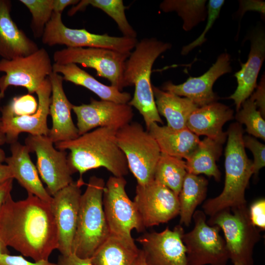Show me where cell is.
Listing matches in <instances>:
<instances>
[{"label": "cell", "instance_id": "cell-27", "mask_svg": "<svg viewBox=\"0 0 265 265\" xmlns=\"http://www.w3.org/2000/svg\"><path fill=\"white\" fill-rule=\"evenodd\" d=\"M140 253L133 239L110 235L90 259L94 265H135Z\"/></svg>", "mask_w": 265, "mask_h": 265}, {"label": "cell", "instance_id": "cell-49", "mask_svg": "<svg viewBox=\"0 0 265 265\" xmlns=\"http://www.w3.org/2000/svg\"><path fill=\"white\" fill-rule=\"evenodd\" d=\"M135 265H146L141 250L140 255Z\"/></svg>", "mask_w": 265, "mask_h": 265}, {"label": "cell", "instance_id": "cell-32", "mask_svg": "<svg viewBox=\"0 0 265 265\" xmlns=\"http://www.w3.org/2000/svg\"><path fill=\"white\" fill-rule=\"evenodd\" d=\"M206 0H164L159 5L164 12H176L183 21V28L191 30L207 18Z\"/></svg>", "mask_w": 265, "mask_h": 265}, {"label": "cell", "instance_id": "cell-8", "mask_svg": "<svg viewBox=\"0 0 265 265\" xmlns=\"http://www.w3.org/2000/svg\"><path fill=\"white\" fill-rule=\"evenodd\" d=\"M61 14L53 12L45 26L42 41L49 46L65 45L67 48H94L131 53L138 41L126 36L116 37L107 34H98L85 29H74L64 25Z\"/></svg>", "mask_w": 265, "mask_h": 265}, {"label": "cell", "instance_id": "cell-3", "mask_svg": "<svg viewBox=\"0 0 265 265\" xmlns=\"http://www.w3.org/2000/svg\"><path fill=\"white\" fill-rule=\"evenodd\" d=\"M172 45L156 38L138 41L125 62L124 80L127 86H134L133 97L128 103L142 115L147 130L153 123L162 124L155 103L151 76L153 64Z\"/></svg>", "mask_w": 265, "mask_h": 265}, {"label": "cell", "instance_id": "cell-7", "mask_svg": "<svg viewBox=\"0 0 265 265\" xmlns=\"http://www.w3.org/2000/svg\"><path fill=\"white\" fill-rule=\"evenodd\" d=\"M207 222L222 230L229 259L233 264L253 265V250L260 235L251 222L246 206L223 210L210 216Z\"/></svg>", "mask_w": 265, "mask_h": 265}, {"label": "cell", "instance_id": "cell-46", "mask_svg": "<svg viewBox=\"0 0 265 265\" xmlns=\"http://www.w3.org/2000/svg\"><path fill=\"white\" fill-rule=\"evenodd\" d=\"M10 179H13L10 168L7 164L0 163V184Z\"/></svg>", "mask_w": 265, "mask_h": 265}, {"label": "cell", "instance_id": "cell-43", "mask_svg": "<svg viewBox=\"0 0 265 265\" xmlns=\"http://www.w3.org/2000/svg\"><path fill=\"white\" fill-rule=\"evenodd\" d=\"M56 264L57 265H94L90 258H81L73 253L67 255H60Z\"/></svg>", "mask_w": 265, "mask_h": 265}, {"label": "cell", "instance_id": "cell-48", "mask_svg": "<svg viewBox=\"0 0 265 265\" xmlns=\"http://www.w3.org/2000/svg\"><path fill=\"white\" fill-rule=\"evenodd\" d=\"M6 142V139L4 134L1 130V124L0 120V146L3 145Z\"/></svg>", "mask_w": 265, "mask_h": 265}, {"label": "cell", "instance_id": "cell-22", "mask_svg": "<svg viewBox=\"0 0 265 265\" xmlns=\"http://www.w3.org/2000/svg\"><path fill=\"white\" fill-rule=\"evenodd\" d=\"M11 8L10 0H0V56L7 60L29 55L39 49L13 21Z\"/></svg>", "mask_w": 265, "mask_h": 265}, {"label": "cell", "instance_id": "cell-9", "mask_svg": "<svg viewBox=\"0 0 265 265\" xmlns=\"http://www.w3.org/2000/svg\"><path fill=\"white\" fill-rule=\"evenodd\" d=\"M124 177L110 176L104 187L103 209L110 235L132 239L131 231L145 230L141 216L133 201L126 191Z\"/></svg>", "mask_w": 265, "mask_h": 265}, {"label": "cell", "instance_id": "cell-36", "mask_svg": "<svg viewBox=\"0 0 265 265\" xmlns=\"http://www.w3.org/2000/svg\"><path fill=\"white\" fill-rule=\"evenodd\" d=\"M38 103L35 98L28 94L16 96L1 109V114L11 116H24L33 114L36 112Z\"/></svg>", "mask_w": 265, "mask_h": 265}, {"label": "cell", "instance_id": "cell-21", "mask_svg": "<svg viewBox=\"0 0 265 265\" xmlns=\"http://www.w3.org/2000/svg\"><path fill=\"white\" fill-rule=\"evenodd\" d=\"M249 38L251 45L248 59L245 63H241V69L234 74L238 86L234 93L228 97L234 101L237 111L256 88L257 79L265 58L264 30H254Z\"/></svg>", "mask_w": 265, "mask_h": 265}, {"label": "cell", "instance_id": "cell-20", "mask_svg": "<svg viewBox=\"0 0 265 265\" xmlns=\"http://www.w3.org/2000/svg\"><path fill=\"white\" fill-rule=\"evenodd\" d=\"M49 77L52 85L49 115L52 118V126L48 136L53 143L75 139L80 135L71 117L73 105L63 89V77L54 72Z\"/></svg>", "mask_w": 265, "mask_h": 265}, {"label": "cell", "instance_id": "cell-10", "mask_svg": "<svg viewBox=\"0 0 265 265\" xmlns=\"http://www.w3.org/2000/svg\"><path fill=\"white\" fill-rule=\"evenodd\" d=\"M192 218L193 229L182 236L188 265H226L229 256L225 240L219 234L220 228L208 225L202 211H195Z\"/></svg>", "mask_w": 265, "mask_h": 265}, {"label": "cell", "instance_id": "cell-17", "mask_svg": "<svg viewBox=\"0 0 265 265\" xmlns=\"http://www.w3.org/2000/svg\"><path fill=\"white\" fill-rule=\"evenodd\" d=\"M76 115L77 127L79 135L99 127H106L116 131L131 122L134 113L128 104L91 100L90 103L73 105Z\"/></svg>", "mask_w": 265, "mask_h": 265}, {"label": "cell", "instance_id": "cell-42", "mask_svg": "<svg viewBox=\"0 0 265 265\" xmlns=\"http://www.w3.org/2000/svg\"><path fill=\"white\" fill-rule=\"evenodd\" d=\"M237 15L241 18L247 11H255L265 15V2L262 0H240Z\"/></svg>", "mask_w": 265, "mask_h": 265}, {"label": "cell", "instance_id": "cell-25", "mask_svg": "<svg viewBox=\"0 0 265 265\" xmlns=\"http://www.w3.org/2000/svg\"><path fill=\"white\" fill-rule=\"evenodd\" d=\"M157 142L161 153L186 159L198 146L200 140L187 128L176 130L152 123L147 130Z\"/></svg>", "mask_w": 265, "mask_h": 265}, {"label": "cell", "instance_id": "cell-19", "mask_svg": "<svg viewBox=\"0 0 265 265\" xmlns=\"http://www.w3.org/2000/svg\"><path fill=\"white\" fill-rule=\"evenodd\" d=\"M230 58L229 53H223L202 75L197 77H189L185 82L179 84L167 81L163 85L162 90L180 97L184 96L198 107L216 102L218 97L213 92L212 86L219 77L231 72Z\"/></svg>", "mask_w": 265, "mask_h": 265}, {"label": "cell", "instance_id": "cell-5", "mask_svg": "<svg viewBox=\"0 0 265 265\" xmlns=\"http://www.w3.org/2000/svg\"><path fill=\"white\" fill-rule=\"evenodd\" d=\"M105 182L91 176L81 194L72 253L81 258H90L110 235L103 205Z\"/></svg>", "mask_w": 265, "mask_h": 265}, {"label": "cell", "instance_id": "cell-28", "mask_svg": "<svg viewBox=\"0 0 265 265\" xmlns=\"http://www.w3.org/2000/svg\"><path fill=\"white\" fill-rule=\"evenodd\" d=\"M152 88L158 111L166 118L167 126L176 130L186 128L189 116L198 106L186 98L153 85Z\"/></svg>", "mask_w": 265, "mask_h": 265}, {"label": "cell", "instance_id": "cell-38", "mask_svg": "<svg viewBox=\"0 0 265 265\" xmlns=\"http://www.w3.org/2000/svg\"><path fill=\"white\" fill-rule=\"evenodd\" d=\"M243 141L245 148L249 149L253 155V174H257L265 165V145L249 135L243 136Z\"/></svg>", "mask_w": 265, "mask_h": 265}, {"label": "cell", "instance_id": "cell-12", "mask_svg": "<svg viewBox=\"0 0 265 265\" xmlns=\"http://www.w3.org/2000/svg\"><path fill=\"white\" fill-rule=\"evenodd\" d=\"M25 143L30 153H35L37 171L52 196L74 182L66 151L55 148L45 135L29 134Z\"/></svg>", "mask_w": 265, "mask_h": 265}, {"label": "cell", "instance_id": "cell-2", "mask_svg": "<svg viewBox=\"0 0 265 265\" xmlns=\"http://www.w3.org/2000/svg\"><path fill=\"white\" fill-rule=\"evenodd\" d=\"M117 131L99 127L80 135L75 139L54 143L58 150L70 151L67 156L73 173L79 172V180L91 169L103 167L115 177L129 173L126 157L116 138Z\"/></svg>", "mask_w": 265, "mask_h": 265}, {"label": "cell", "instance_id": "cell-35", "mask_svg": "<svg viewBox=\"0 0 265 265\" xmlns=\"http://www.w3.org/2000/svg\"><path fill=\"white\" fill-rule=\"evenodd\" d=\"M31 14L30 25L36 38L42 37L46 25L53 12L54 0H20Z\"/></svg>", "mask_w": 265, "mask_h": 265}, {"label": "cell", "instance_id": "cell-31", "mask_svg": "<svg viewBox=\"0 0 265 265\" xmlns=\"http://www.w3.org/2000/svg\"><path fill=\"white\" fill-rule=\"evenodd\" d=\"M187 172L186 161L161 153L155 168L154 179L178 196Z\"/></svg>", "mask_w": 265, "mask_h": 265}, {"label": "cell", "instance_id": "cell-14", "mask_svg": "<svg viewBox=\"0 0 265 265\" xmlns=\"http://www.w3.org/2000/svg\"><path fill=\"white\" fill-rule=\"evenodd\" d=\"M133 202L145 228L166 223L179 214L178 196L154 179L137 184Z\"/></svg>", "mask_w": 265, "mask_h": 265}, {"label": "cell", "instance_id": "cell-6", "mask_svg": "<svg viewBox=\"0 0 265 265\" xmlns=\"http://www.w3.org/2000/svg\"><path fill=\"white\" fill-rule=\"evenodd\" d=\"M116 138L137 184L144 185L153 180L161 152L150 133L141 124L131 122L117 131Z\"/></svg>", "mask_w": 265, "mask_h": 265}, {"label": "cell", "instance_id": "cell-41", "mask_svg": "<svg viewBox=\"0 0 265 265\" xmlns=\"http://www.w3.org/2000/svg\"><path fill=\"white\" fill-rule=\"evenodd\" d=\"M265 76H262L260 84L257 85L256 90L250 97L255 102L257 109L261 112L262 116H265Z\"/></svg>", "mask_w": 265, "mask_h": 265}, {"label": "cell", "instance_id": "cell-23", "mask_svg": "<svg viewBox=\"0 0 265 265\" xmlns=\"http://www.w3.org/2000/svg\"><path fill=\"white\" fill-rule=\"evenodd\" d=\"M232 119L233 110L215 102L194 109L187 119L186 128L198 136L205 135L223 144L227 133L223 132L222 127Z\"/></svg>", "mask_w": 265, "mask_h": 265}, {"label": "cell", "instance_id": "cell-45", "mask_svg": "<svg viewBox=\"0 0 265 265\" xmlns=\"http://www.w3.org/2000/svg\"><path fill=\"white\" fill-rule=\"evenodd\" d=\"M79 1L78 0H54L53 12L62 13L67 6L76 4Z\"/></svg>", "mask_w": 265, "mask_h": 265}, {"label": "cell", "instance_id": "cell-11", "mask_svg": "<svg viewBox=\"0 0 265 265\" xmlns=\"http://www.w3.org/2000/svg\"><path fill=\"white\" fill-rule=\"evenodd\" d=\"M130 53L94 48H66L55 51V63L79 64L94 69L97 76L107 79L111 85L122 91L128 86L124 78L125 62Z\"/></svg>", "mask_w": 265, "mask_h": 265}, {"label": "cell", "instance_id": "cell-47", "mask_svg": "<svg viewBox=\"0 0 265 265\" xmlns=\"http://www.w3.org/2000/svg\"><path fill=\"white\" fill-rule=\"evenodd\" d=\"M9 254L7 246L0 238V255Z\"/></svg>", "mask_w": 265, "mask_h": 265}, {"label": "cell", "instance_id": "cell-16", "mask_svg": "<svg viewBox=\"0 0 265 265\" xmlns=\"http://www.w3.org/2000/svg\"><path fill=\"white\" fill-rule=\"evenodd\" d=\"M184 230L180 224L160 232L145 233L136 239L146 265H188L183 240Z\"/></svg>", "mask_w": 265, "mask_h": 265}, {"label": "cell", "instance_id": "cell-18", "mask_svg": "<svg viewBox=\"0 0 265 265\" xmlns=\"http://www.w3.org/2000/svg\"><path fill=\"white\" fill-rule=\"evenodd\" d=\"M35 93L38 97V107L34 114L24 116L1 114V130L6 143L11 144L18 141L19 135L22 132L32 135H48L50 129L47 125V117L52 93L49 77L44 80Z\"/></svg>", "mask_w": 265, "mask_h": 265}, {"label": "cell", "instance_id": "cell-24", "mask_svg": "<svg viewBox=\"0 0 265 265\" xmlns=\"http://www.w3.org/2000/svg\"><path fill=\"white\" fill-rule=\"evenodd\" d=\"M10 151L11 155L6 157L5 162L11 171L13 179L17 180L27 193L51 203L52 196L43 186L27 147L16 141L10 144Z\"/></svg>", "mask_w": 265, "mask_h": 265}, {"label": "cell", "instance_id": "cell-40", "mask_svg": "<svg viewBox=\"0 0 265 265\" xmlns=\"http://www.w3.org/2000/svg\"><path fill=\"white\" fill-rule=\"evenodd\" d=\"M0 265H57L49 260L30 262L21 255H11L9 254L0 255Z\"/></svg>", "mask_w": 265, "mask_h": 265}, {"label": "cell", "instance_id": "cell-50", "mask_svg": "<svg viewBox=\"0 0 265 265\" xmlns=\"http://www.w3.org/2000/svg\"><path fill=\"white\" fill-rule=\"evenodd\" d=\"M6 157L4 151L0 148V163L5 161Z\"/></svg>", "mask_w": 265, "mask_h": 265}, {"label": "cell", "instance_id": "cell-39", "mask_svg": "<svg viewBox=\"0 0 265 265\" xmlns=\"http://www.w3.org/2000/svg\"><path fill=\"white\" fill-rule=\"evenodd\" d=\"M250 220L255 227L265 229V200L260 199L252 204L249 211Z\"/></svg>", "mask_w": 265, "mask_h": 265}, {"label": "cell", "instance_id": "cell-52", "mask_svg": "<svg viewBox=\"0 0 265 265\" xmlns=\"http://www.w3.org/2000/svg\"><path fill=\"white\" fill-rule=\"evenodd\" d=\"M3 97H4L2 96V94L0 93V101H1V99H2Z\"/></svg>", "mask_w": 265, "mask_h": 265}, {"label": "cell", "instance_id": "cell-30", "mask_svg": "<svg viewBox=\"0 0 265 265\" xmlns=\"http://www.w3.org/2000/svg\"><path fill=\"white\" fill-rule=\"evenodd\" d=\"M208 185L204 177L187 172L178 195L180 225L189 226L196 208L206 197Z\"/></svg>", "mask_w": 265, "mask_h": 265}, {"label": "cell", "instance_id": "cell-1", "mask_svg": "<svg viewBox=\"0 0 265 265\" xmlns=\"http://www.w3.org/2000/svg\"><path fill=\"white\" fill-rule=\"evenodd\" d=\"M0 238L7 247L34 261L49 260L58 246L50 203L28 193L16 201L10 195L0 211Z\"/></svg>", "mask_w": 265, "mask_h": 265}, {"label": "cell", "instance_id": "cell-33", "mask_svg": "<svg viewBox=\"0 0 265 265\" xmlns=\"http://www.w3.org/2000/svg\"><path fill=\"white\" fill-rule=\"evenodd\" d=\"M90 5L103 11L117 24L124 36L136 38L137 33L129 24L126 14V7L122 0H82L79 1L68 12L72 16Z\"/></svg>", "mask_w": 265, "mask_h": 265}, {"label": "cell", "instance_id": "cell-29", "mask_svg": "<svg viewBox=\"0 0 265 265\" xmlns=\"http://www.w3.org/2000/svg\"><path fill=\"white\" fill-rule=\"evenodd\" d=\"M223 143L209 137L200 140L198 146L186 159L188 173L194 175L204 174L220 180L221 173L216 162L220 157Z\"/></svg>", "mask_w": 265, "mask_h": 265}, {"label": "cell", "instance_id": "cell-34", "mask_svg": "<svg viewBox=\"0 0 265 265\" xmlns=\"http://www.w3.org/2000/svg\"><path fill=\"white\" fill-rule=\"evenodd\" d=\"M241 106L236 115L238 123L245 125L249 134L265 140V121L253 99L250 96Z\"/></svg>", "mask_w": 265, "mask_h": 265}, {"label": "cell", "instance_id": "cell-44", "mask_svg": "<svg viewBox=\"0 0 265 265\" xmlns=\"http://www.w3.org/2000/svg\"><path fill=\"white\" fill-rule=\"evenodd\" d=\"M13 179H10L0 184V211L8 197L11 195Z\"/></svg>", "mask_w": 265, "mask_h": 265}, {"label": "cell", "instance_id": "cell-13", "mask_svg": "<svg viewBox=\"0 0 265 265\" xmlns=\"http://www.w3.org/2000/svg\"><path fill=\"white\" fill-rule=\"evenodd\" d=\"M0 92L4 96L9 86H23L29 94L35 93L44 80L53 72V64L43 48L25 57L0 60Z\"/></svg>", "mask_w": 265, "mask_h": 265}, {"label": "cell", "instance_id": "cell-15", "mask_svg": "<svg viewBox=\"0 0 265 265\" xmlns=\"http://www.w3.org/2000/svg\"><path fill=\"white\" fill-rule=\"evenodd\" d=\"M83 185V181L79 179L52 196L50 205L58 232L57 250L61 255L72 253L82 194L80 187Z\"/></svg>", "mask_w": 265, "mask_h": 265}, {"label": "cell", "instance_id": "cell-51", "mask_svg": "<svg viewBox=\"0 0 265 265\" xmlns=\"http://www.w3.org/2000/svg\"><path fill=\"white\" fill-rule=\"evenodd\" d=\"M234 265H245L241 263L236 262V263H234Z\"/></svg>", "mask_w": 265, "mask_h": 265}, {"label": "cell", "instance_id": "cell-4", "mask_svg": "<svg viewBox=\"0 0 265 265\" xmlns=\"http://www.w3.org/2000/svg\"><path fill=\"white\" fill-rule=\"evenodd\" d=\"M243 132L238 123L232 124L227 132L224 188L220 195L207 200L202 206L204 213L210 216L224 209L246 206L245 190L253 174V167L245 152Z\"/></svg>", "mask_w": 265, "mask_h": 265}, {"label": "cell", "instance_id": "cell-26", "mask_svg": "<svg viewBox=\"0 0 265 265\" xmlns=\"http://www.w3.org/2000/svg\"><path fill=\"white\" fill-rule=\"evenodd\" d=\"M53 72L61 74L64 80L82 86L97 95L102 100L119 104H128L132 99L131 94L122 92L112 85H106L95 79L77 64H53Z\"/></svg>", "mask_w": 265, "mask_h": 265}, {"label": "cell", "instance_id": "cell-37", "mask_svg": "<svg viewBox=\"0 0 265 265\" xmlns=\"http://www.w3.org/2000/svg\"><path fill=\"white\" fill-rule=\"evenodd\" d=\"M224 2L225 1L223 0H210L209 1L207 6V23L205 29L196 40L183 47L181 52V54L186 55L195 48L201 46L206 42V34L212 27L215 21L218 17Z\"/></svg>", "mask_w": 265, "mask_h": 265}]
</instances>
